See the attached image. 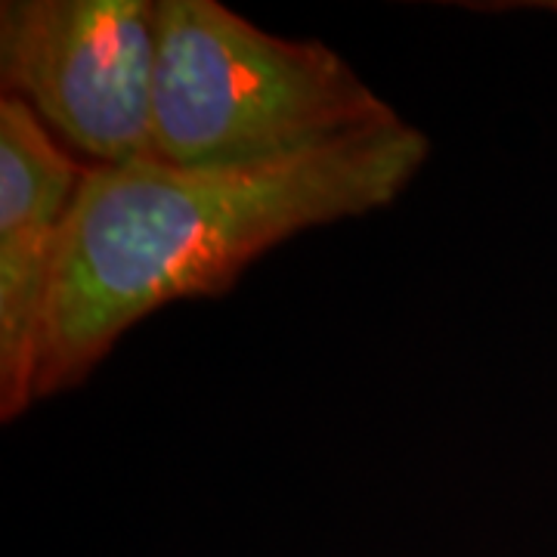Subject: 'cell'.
Returning <instances> with one entry per match:
<instances>
[{"label":"cell","mask_w":557,"mask_h":557,"mask_svg":"<svg viewBox=\"0 0 557 557\" xmlns=\"http://www.w3.org/2000/svg\"><path fill=\"white\" fill-rule=\"evenodd\" d=\"M428 156V134L403 119L251 168L90 164L40 317L35 403L84 384L161 307L218 298L304 230L394 205Z\"/></svg>","instance_id":"cell-1"},{"label":"cell","mask_w":557,"mask_h":557,"mask_svg":"<svg viewBox=\"0 0 557 557\" xmlns=\"http://www.w3.org/2000/svg\"><path fill=\"white\" fill-rule=\"evenodd\" d=\"M156 159L251 168L403 121L322 40L263 32L218 0H159Z\"/></svg>","instance_id":"cell-2"},{"label":"cell","mask_w":557,"mask_h":557,"mask_svg":"<svg viewBox=\"0 0 557 557\" xmlns=\"http://www.w3.org/2000/svg\"><path fill=\"white\" fill-rule=\"evenodd\" d=\"M159 22L149 0H7L3 97L94 164L156 159Z\"/></svg>","instance_id":"cell-3"},{"label":"cell","mask_w":557,"mask_h":557,"mask_svg":"<svg viewBox=\"0 0 557 557\" xmlns=\"http://www.w3.org/2000/svg\"><path fill=\"white\" fill-rule=\"evenodd\" d=\"M90 164H78L13 97L0 102V416L35 397V350L65 230Z\"/></svg>","instance_id":"cell-4"},{"label":"cell","mask_w":557,"mask_h":557,"mask_svg":"<svg viewBox=\"0 0 557 557\" xmlns=\"http://www.w3.org/2000/svg\"><path fill=\"white\" fill-rule=\"evenodd\" d=\"M530 7H542V10H552L557 16V0H545V3H530Z\"/></svg>","instance_id":"cell-5"}]
</instances>
